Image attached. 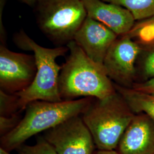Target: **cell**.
I'll return each instance as SVG.
<instances>
[{
	"label": "cell",
	"mask_w": 154,
	"mask_h": 154,
	"mask_svg": "<svg viewBox=\"0 0 154 154\" xmlns=\"http://www.w3.org/2000/svg\"></svg>",
	"instance_id": "23"
},
{
	"label": "cell",
	"mask_w": 154,
	"mask_h": 154,
	"mask_svg": "<svg viewBox=\"0 0 154 154\" xmlns=\"http://www.w3.org/2000/svg\"><path fill=\"white\" fill-rule=\"evenodd\" d=\"M94 154H119V153L115 150H100L95 152Z\"/></svg>",
	"instance_id": "20"
},
{
	"label": "cell",
	"mask_w": 154,
	"mask_h": 154,
	"mask_svg": "<svg viewBox=\"0 0 154 154\" xmlns=\"http://www.w3.org/2000/svg\"><path fill=\"white\" fill-rule=\"evenodd\" d=\"M135 115L116 91L105 99L93 98L81 116L96 147L100 150H115Z\"/></svg>",
	"instance_id": "4"
},
{
	"label": "cell",
	"mask_w": 154,
	"mask_h": 154,
	"mask_svg": "<svg viewBox=\"0 0 154 154\" xmlns=\"http://www.w3.org/2000/svg\"><path fill=\"white\" fill-rule=\"evenodd\" d=\"M126 35L140 42H146L154 39V16L136 21L132 29Z\"/></svg>",
	"instance_id": "15"
},
{
	"label": "cell",
	"mask_w": 154,
	"mask_h": 154,
	"mask_svg": "<svg viewBox=\"0 0 154 154\" xmlns=\"http://www.w3.org/2000/svg\"><path fill=\"white\" fill-rule=\"evenodd\" d=\"M22 112H19L9 116H0V135L1 137L11 132L22 120Z\"/></svg>",
	"instance_id": "18"
},
{
	"label": "cell",
	"mask_w": 154,
	"mask_h": 154,
	"mask_svg": "<svg viewBox=\"0 0 154 154\" xmlns=\"http://www.w3.org/2000/svg\"><path fill=\"white\" fill-rule=\"evenodd\" d=\"M34 7L39 29L58 46L72 41L88 17L82 0H37Z\"/></svg>",
	"instance_id": "5"
},
{
	"label": "cell",
	"mask_w": 154,
	"mask_h": 154,
	"mask_svg": "<svg viewBox=\"0 0 154 154\" xmlns=\"http://www.w3.org/2000/svg\"><path fill=\"white\" fill-rule=\"evenodd\" d=\"M45 139L58 154H94L93 136L81 116H72L50 128Z\"/></svg>",
	"instance_id": "7"
},
{
	"label": "cell",
	"mask_w": 154,
	"mask_h": 154,
	"mask_svg": "<svg viewBox=\"0 0 154 154\" xmlns=\"http://www.w3.org/2000/svg\"><path fill=\"white\" fill-rule=\"evenodd\" d=\"M126 8L136 21L154 16V0H102Z\"/></svg>",
	"instance_id": "14"
},
{
	"label": "cell",
	"mask_w": 154,
	"mask_h": 154,
	"mask_svg": "<svg viewBox=\"0 0 154 154\" xmlns=\"http://www.w3.org/2000/svg\"><path fill=\"white\" fill-rule=\"evenodd\" d=\"M37 73L34 55L14 52L0 46V88L6 93L22 92L33 83Z\"/></svg>",
	"instance_id": "8"
},
{
	"label": "cell",
	"mask_w": 154,
	"mask_h": 154,
	"mask_svg": "<svg viewBox=\"0 0 154 154\" xmlns=\"http://www.w3.org/2000/svg\"><path fill=\"white\" fill-rule=\"evenodd\" d=\"M17 150L18 154H58L44 138L38 139L34 145L22 144Z\"/></svg>",
	"instance_id": "17"
},
{
	"label": "cell",
	"mask_w": 154,
	"mask_h": 154,
	"mask_svg": "<svg viewBox=\"0 0 154 154\" xmlns=\"http://www.w3.org/2000/svg\"><path fill=\"white\" fill-rule=\"evenodd\" d=\"M66 46L70 53L62 65L59 76L62 100L88 97L103 99L116 93L114 83L103 65L90 59L74 40Z\"/></svg>",
	"instance_id": "1"
},
{
	"label": "cell",
	"mask_w": 154,
	"mask_h": 154,
	"mask_svg": "<svg viewBox=\"0 0 154 154\" xmlns=\"http://www.w3.org/2000/svg\"><path fill=\"white\" fill-rule=\"evenodd\" d=\"M14 40L20 48L33 51L37 65V73L32 84L22 92L16 94L21 111H24L29 103L35 100L62 101L59 91L62 66L57 63L56 60L66 55L69 51L67 46L45 48L37 44L23 31L16 34Z\"/></svg>",
	"instance_id": "3"
},
{
	"label": "cell",
	"mask_w": 154,
	"mask_h": 154,
	"mask_svg": "<svg viewBox=\"0 0 154 154\" xmlns=\"http://www.w3.org/2000/svg\"><path fill=\"white\" fill-rule=\"evenodd\" d=\"M9 152L10 151L6 150L5 149H4L1 147H0V154H11Z\"/></svg>",
	"instance_id": "22"
},
{
	"label": "cell",
	"mask_w": 154,
	"mask_h": 154,
	"mask_svg": "<svg viewBox=\"0 0 154 154\" xmlns=\"http://www.w3.org/2000/svg\"><path fill=\"white\" fill-rule=\"evenodd\" d=\"M88 17L102 23L118 36L127 34L136 21L126 8L102 0H82Z\"/></svg>",
	"instance_id": "11"
},
{
	"label": "cell",
	"mask_w": 154,
	"mask_h": 154,
	"mask_svg": "<svg viewBox=\"0 0 154 154\" xmlns=\"http://www.w3.org/2000/svg\"><path fill=\"white\" fill-rule=\"evenodd\" d=\"M116 91L120 94L134 113H143L154 122V94L139 91L114 83Z\"/></svg>",
	"instance_id": "12"
},
{
	"label": "cell",
	"mask_w": 154,
	"mask_h": 154,
	"mask_svg": "<svg viewBox=\"0 0 154 154\" xmlns=\"http://www.w3.org/2000/svg\"><path fill=\"white\" fill-rule=\"evenodd\" d=\"M117 148L119 154H154V122L145 114H136Z\"/></svg>",
	"instance_id": "10"
},
{
	"label": "cell",
	"mask_w": 154,
	"mask_h": 154,
	"mask_svg": "<svg viewBox=\"0 0 154 154\" xmlns=\"http://www.w3.org/2000/svg\"><path fill=\"white\" fill-rule=\"evenodd\" d=\"M118 37L103 24L87 17L73 40L90 59L103 65L108 50Z\"/></svg>",
	"instance_id": "9"
},
{
	"label": "cell",
	"mask_w": 154,
	"mask_h": 154,
	"mask_svg": "<svg viewBox=\"0 0 154 154\" xmlns=\"http://www.w3.org/2000/svg\"><path fill=\"white\" fill-rule=\"evenodd\" d=\"M93 98L51 102L35 100L29 103L20 124L1 137V147L8 151L17 149L34 135L46 131L72 116H81Z\"/></svg>",
	"instance_id": "2"
},
{
	"label": "cell",
	"mask_w": 154,
	"mask_h": 154,
	"mask_svg": "<svg viewBox=\"0 0 154 154\" xmlns=\"http://www.w3.org/2000/svg\"><path fill=\"white\" fill-rule=\"evenodd\" d=\"M131 88L143 93L154 94V78L141 82L135 83Z\"/></svg>",
	"instance_id": "19"
},
{
	"label": "cell",
	"mask_w": 154,
	"mask_h": 154,
	"mask_svg": "<svg viewBox=\"0 0 154 154\" xmlns=\"http://www.w3.org/2000/svg\"><path fill=\"white\" fill-rule=\"evenodd\" d=\"M138 42L140 50L136 64L137 75L142 78L143 82L154 78V39L146 42Z\"/></svg>",
	"instance_id": "13"
},
{
	"label": "cell",
	"mask_w": 154,
	"mask_h": 154,
	"mask_svg": "<svg viewBox=\"0 0 154 154\" xmlns=\"http://www.w3.org/2000/svg\"><path fill=\"white\" fill-rule=\"evenodd\" d=\"M140 50L138 41L127 35L118 37L112 44L103 66L112 82L122 87L132 88L137 77L136 64Z\"/></svg>",
	"instance_id": "6"
},
{
	"label": "cell",
	"mask_w": 154,
	"mask_h": 154,
	"mask_svg": "<svg viewBox=\"0 0 154 154\" xmlns=\"http://www.w3.org/2000/svg\"><path fill=\"white\" fill-rule=\"evenodd\" d=\"M24 4L30 6H35L37 0H20Z\"/></svg>",
	"instance_id": "21"
},
{
	"label": "cell",
	"mask_w": 154,
	"mask_h": 154,
	"mask_svg": "<svg viewBox=\"0 0 154 154\" xmlns=\"http://www.w3.org/2000/svg\"><path fill=\"white\" fill-rule=\"evenodd\" d=\"M18 100L16 94H8L0 90V116H9L22 112L20 109Z\"/></svg>",
	"instance_id": "16"
}]
</instances>
